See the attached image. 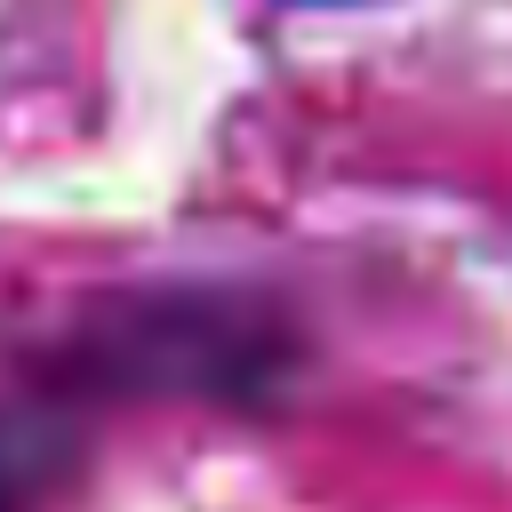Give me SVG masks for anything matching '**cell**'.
<instances>
[{
	"mask_svg": "<svg viewBox=\"0 0 512 512\" xmlns=\"http://www.w3.org/2000/svg\"><path fill=\"white\" fill-rule=\"evenodd\" d=\"M304 8H344V0H304Z\"/></svg>",
	"mask_w": 512,
	"mask_h": 512,
	"instance_id": "6da1fadb",
	"label": "cell"
}]
</instances>
